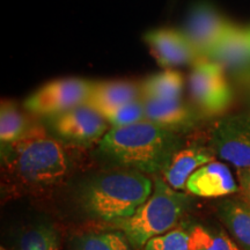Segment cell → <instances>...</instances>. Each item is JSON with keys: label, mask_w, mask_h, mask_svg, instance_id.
<instances>
[{"label": "cell", "mask_w": 250, "mask_h": 250, "mask_svg": "<svg viewBox=\"0 0 250 250\" xmlns=\"http://www.w3.org/2000/svg\"><path fill=\"white\" fill-rule=\"evenodd\" d=\"M23 114L11 101H2L0 108V140L1 146L14 143L29 130Z\"/></svg>", "instance_id": "ffe728a7"}, {"label": "cell", "mask_w": 250, "mask_h": 250, "mask_svg": "<svg viewBox=\"0 0 250 250\" xmlns=\"http://www.w3.org/2000/svg\"><path fill=\"white\" fill-rule=\"evenodd\" d=\"M143 102L145 107V120L174 132L190 129L197 120L192 109L181 101V99L168 101L143 99Z\"/></svg>", "instance_id": "5bb4252c"}, {"label": "cell", "mask_w": 250, "mask_h": 250, "mask_svg": "<svg viewBox=\"0 0 250 250\" xmlns=\"http://www.w3.org/2000/svg\"><path fill=\"white\" fill-rule=\"evenodd\" d=\"M183 146L179 133L144 120L112 127L100 140L99 151L109 161L146 175H159Z\"/></svg>", "instance_id": "6da1fadb"}, {"label": "cell", "mask_w": 250, "mask_h": 250, "mask_svg": "<svg viewBox=\"0 0 250 250\" xmlns=\"http://www.w3.org/2000/svg\"><path fill=\"white\" fill-rule=\"evenodd\" d=\"M92 83L80 78H64L42 86L24 101V107L39 116H57L85 104Z\"/></svg>", "instance_id": "52a82bcc"}, {"label": "cell", "mask_w": 250, "mask_h": 250, "mask_svg": "<svg viewBox=\"0 0 250 250\" xmlns=\"http://www.w3.org/2000/svg\"><path fill=\"white\" fill-rule=\"evenodd\" d=\"M208 58L225 71L243 73L250 67V29L229 22Z\"/></svg>", "instance_id": "8fae6325"}, {"label": "cell", "mask_w": 250, "mask_h": 250, "mask_svg": "<svg viewBox=\"0 0 250 250\" xmlns=\"http://www.w3.org/2000/svg\"><path fill=\"white\" fill-rule=\"evenodd\" d=\"M219 220L241 250H250V205L243 198L226 197L217 205Z\"/></svg>", "instance_id": "9a60e30c"}, {"label": "cell", "mask_w": 250, "mask_h": 250, "mask_svg": "<svg viewBox=\"0 0 250 250\" xmlns=\"http://www.w3.org/2000/svg\"><path fill=\"white\" fill-rule=\"evenodd\" d=\"M188 230L192 250H241L232 237L218 228L197 224Z\"/></svg>", "instance_id": "d6986e66"}, {"label": "cell", "mask_w": 250, "mask_h": 250, "mask_svg": "<svg viewBox=\"0 0 250 250\" xmlns=\"http://www.w3.org/2000/svg\"><path fill=\"white\" fill-rule=\"evenodd\" d=\"M1 147L6 167L26 184L54 186L67 174L68 159L62 144L42 126H30L20 139Z\"/></svg>", "instance_id": "3957f363"}, {"label": "cell", "mask_w": 250, "mask_h": 250, "mask_svg": "<svg viewBox=\"0 0 250 250\" xmlns=\"http://www.w3.org/2000/svg\"><path fill=\"white\" fill-rule=\"evenodd\" d=\"M189 198L175 190L162 177L153 180V191L132 217L114 226L127 236L131 245L144 248L153 237L173 229L182 217Z\"/></svg>", "instance_id": "277c9868"}, {"label": "cell", "mask_w": 250, "mask_h": 250, "mask_svg": "<svg viewBox=\"0 0 250 250\" xmlns=\"http://www.w3.org/2000/svg\"><path fill=\"white\" fill-rule=\"evenodd\" d=\"M228 24L217 9L202 2L190 11L182 31L198 55L208 58Z\"/></svg>", "instance_id": "9c48e42d"}, {"label": "cell", "mask_w": 250, "mask_h": 250, "mask_svg": "<svg viewBox=\"0 0 250 250\" xmlns=\"http://www.w3.org/2000/svg\"><path fill=\"white\" fill-rule=\"evenodd\" d=\"M184 80L180 72L167 70L149 77L140 85L143 99L147 100H180L183 93Z\"/></svg>", "instance_id": "e0dca14e"}, {"label": "cell", "mask_w": 250, "mask_h": 250, "mask_svg": "<svg viewBox=\"0 0 250 250\" xmlns=\"http://www.w3.org/2000/svg\"><path fill=\"white\" fill-rule=\"evenodd\" d=\"M127 236L120 229L88 232L74 237L71 250H132Z\"/></svg>", "instance_id": "ac0fdd59"}, {"label": "cell", "mask_w": 250, "mask_h": 250, "mask_svg": "<svg viewBox=\"0 0 250 250\" xmlns=\"http://www.w3.org/2000/svg\"><path fill=\"white\" fill-rule=\"evenodd\" d=\"M208 146L236 169L250 168V115H229L212 124Z\"/></svg>", "instance_id": "8992f818"}, {"label": "cell", "mask_w": 250, "mask_h": 250, "mask_svg": "<svg viewBox=\"0 0 250 250\" xmlns=\"http://www.w3.org/2000/svg\"><path fill=\"white\" fill-rule=\"evenodd\" d=\"M214 152L210 146L191 143L182 146L162 171V179L175 190L186 189L187 181L199 167L213 161Z\"/></svg>", "instance_id": "4fadbf2b"}, {"label": "cell", "mask_w": 250, "mask_h": 250, "mask_svg": "<svg viewBox=\"0 0 250 250\" xmlns=\"http://www.w3.org/2000/svg\"><path fill=\"white\" fill-rule=\"evenodd\" d=\"M159 65L165 68L195 64L203 57L198 55L182 30L162 28L148 31L144 35Z\"/></svg>", "instance_id": "30bf717a"}, {"label": "cell", "mask_w": 250, "mask_h": 250, "mask_svg": "<svg viewBox=\"0 0 250 250\" xmlns=\"http://www.w3.org/2000/svg\"><path fill=\"white\" fill-rule=\"evenodd\" d=\"M18 250H59L58 236L51 225L40 224L21 234Z\"/></svg>", "instance_id": "44dd1931"}, {"label": "cell", "mask_w": 250, "mask_h": 250, "mask_svg": "<svg viewBox=\"0 0 250 250\" xmlns=\"http://www.w3.org/2000/svg\"><path fill=\"white\" fill-rule=\"evenodd\" d=\"M144 250H192L189 230L181 227L173 228L169 232L149 240Z\"/></svg>", "instance_id": "603a6c76"}, {"label": "cell", "mask_w": 250, "mask_h": 250, "mask_svg": "<svg viewBox=\"0 0 250 250\" xmlns=\"http://www.w3.org/2000/svg\"><path fill=\"white\" fill-rule=\"evenodd\" d=\"M186 190L203 198H219L239 192L240 187L228 166L213 160L191 174Z\"/></svg>", "instance_id": "7c38bea8"}, {"label": "cell", "mask_w": 250, "mask_h": 250, "mask_svg": "<svg viewBox=\"0 0 250 250\" xmlns=\"http://www.w3.org/2000/svg\"><path fill=\"white\" fill-rule=\"evenodd\" d=\"M189 88L193 101L206 115H220L233 100L225 70L211 59L203 57L192 65Z\"/></svg>", "instance_id": "5b68a950"}, {"label": "cell", "mask_w": 250, "mask_h": 250, "mask_svg": "<svg viewBox=\"0 0 250 250\" xmlns=\"http://www.w3.org/2000/svg\"><path fill=\"white\" fill-rule=\"evenodd\" d=\"M98 111L112 127L126 126L145 120V107L143 99L114 107L102 108Z\"/></svg>", "instance_id": "7402d4cb"}, {"label": "cell", "mask_w": 250, "mask_h": 250, "mask_svg": "<svg viewBox=\"0 0 250 250\" xmlns=\"http://www.w3.org/2000/svg\"><path fill=\"white\" fill-rule=\"evenodd\" d=\"M142 99L140 86L130 81H102L92 83L85 104L99 109L124 104Z\"/></svg>", "instance_id": "2e32d148"}, {"label": "cell", "mask_w": 250, "mask_h": 250, "mask_svg": "<svg viewBox=\"0 0 250 250\" xmlns=\"http://www.w3.org/2000/svg\"><path fill=\"white\" fill-rule=\"evenodd\" d=\"M153 180L133 169L96 175L80 190L83 210L90 218L112 225L126 220L148 199Z\"/></svg>", "instance_id": "7a4b0ae2"}, {"label": "cell", "mask_w": 250, "mask_h": 250, "mask_svg": "<svg viewBox=\"0 0 250 250\" xmlns=\"http://www.w3.org/2000/svg\"><path fill=\"white\" fill-rule=\"evenodd\" d=\"M237 181H239L240 192L242 198L250 205V168H240L236 169Z\"/></svg>", "instance_id": "cb8c5ba5"}, {"label": "cell", "mask_w": 250, "mask_h": 250, "mask_svg": "<svg viewBox=\"0 0 250 250\" xmlns=\"http://www.w3.org/2000/svg\"><path fill=\"white\" fill-rule=\"evenodd\" d=\"M108 122L95 109L81 104L54 117L52 127L62 138L78 144L101 140L108 132Z\"/></svg>", "instance_id": "ba28073f"}]
</instances>
